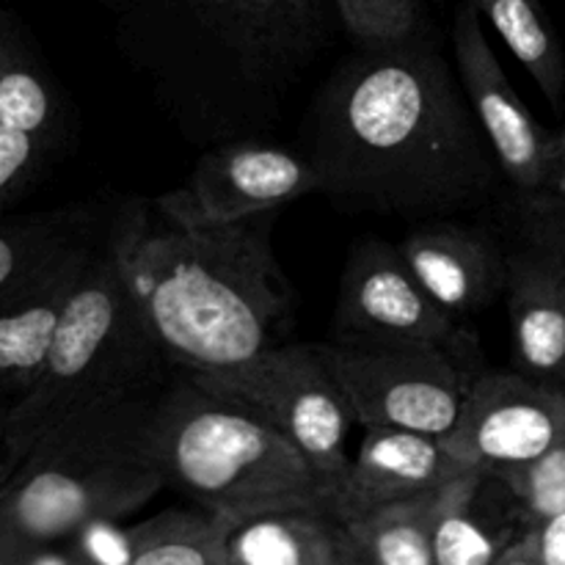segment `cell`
<instances>
[{
    "label": "cell",
    "mask_w": 565,
    "mask_h": 565,
    "mask_svg": "<svg viewBox=\"0 0 565 565\" xmlns=\"http://www.w3.org/2000/svg\"><path fill=\"white\" fill-rule=\"evenodd\" d=\"M121 55L193 141L254 138L334 44V0H97Z\"/></svg>",
    "instance_id": "1"
},
{
    "label": "cell",
    "mask_w": 565,
    "mask_h": 565,
    "mask_svg": "<svg viewBox=\"0 0 565 565\" xmlns=\"http://www.w3.org/2000/svg\"><path fill=\"white\" fill-rule=\"evenodd\" d=\"M472 110V108H469ZM441 55L419 33L362 50L320 103V191L370 207H452L491 188V163Z\"/></svg>",
    "instance_id": "2"
},
{
    "label": "cell",
    "mask_w": 565,
    "mask_h": 565,
    "mask_svg": "<svg viewBox=\"0 0 565 565\" xmlns=\"http://www.w3.org/2000/svg\"><path fill=\"white\" fill-rule=\"evenodd\" d=\"M274 218L174 226L152 202L110 215L132 296L174 370L232 367L285 342L296 303L270 246Z\"/></svg>",
    "instance_id": "3"
},
{
    "label": "cell",
    "mask_w": 565,
    "mask_h": 565,
    "mask_svg": "<svg viewBox=\"0 0 565 565\" xmlns=\"http://www.w3.org/2000/svg\"><path fill=\"white\" fill-rule=\"evenodd\" d=\"M154 395L83 408L33 445L0 486V552L31 563L166 489L143 436Z\"/></svg>",
    "instance_id": "4"
},
{
    "label": "cell",
    "mask_w": 565,
    "mask_h": 565,
    "mask_svg": "<svg viewBox=\"0 0 565 565\" xmlns=\"http://www.w3.org/2000/svg\"><path fill=\"white\" fill-rule=\"evenodd\" d=\"M143 436L166 489L235 527L270 513L331 516L323 480L290 439L177 370L149 403Z\"/></svg>",
    "instance_id": "5"
},
{
    "label": "cell",
    "mask_w": 565,
    "mask_h": 565,
    "mask_svg": "<svg viewBox=\"0 0 565 565\" xmlns=\"http://www.w3.org/2000/svg\"><path fill=\"white\" fill-rule=\"evenodd\" d=\"M174 364L160 348L121 268L110 221L72 290L36 384L0 412L11 467L83 408L154 395Z\"/></svg>",
    "instance_id": "6"
},
{
    "label": "cell",
    "mask_w": 565,
    "mask_h": 565,
    "mask_svg": "<svg viewBox=\"0 0 565 565\" xmlns=\"http://www.w3.org/2000/svg\"><path fill=\"white\" fill-rule=\"evenodd\" d=\"M202 390L246 408L290 439L323 480L337 519L351 472L348 436L356 423L320 345L281 342L243 364L218 370H177Z\"/></svg>",
    "instance_id": "7"
},
{
    "label": "cell",
    "mask_w": 565,
    "mask_h": 565,
    "mask_svg": "<svg viewBox=\"0 0 565 565\" xmlns=\"http://www.w3.org/2000/svg\"><path fill=\"white\" fill-rule=\"evenodd\" d=\"M331 345L345 348H434L461 364L478 353V342L423 290L401 248L364 241L353 248L331 315Z\"/></svg>",
    "instance_id": "8"
},
{
    "label": "cell",
    "mask_w": 565,
    "mask_h": 565,
    "mask_svg": "<svg viewBox=\"0 0 565 565\" xmlns=\"http://www.w3.org/2000/svg\"><path fill=\"white\" fill-rule=\"evenodd\" d=\"M362 428L441 439L456 428L475 370L434 348L320 345Z\"/></svg>",
    "instance_id": "9"
},
{
    "label": "cell",
    "mask_w": 565,
    "mask_h": 565,
    "mask_svg": "<svg viewBox=\"0 0 565 565\" xmlns=\"http://www.w3.org/2000/svg\"><path fill=\"white\" fill-rule=\"evenodd\" d=\"M320 191V171L309 154L259 138L215 143L191 174L152 199L154 213L174 226H224Z\"/></svg>",
    "instance_id": "10"
},
{
    "label": "cell",
    "mask_w": 565,
    "mask_h": 565,
    "mask_svg": "<svg viewBox=\"0 0 565 565\" xmlns=\"http://www.w3.org/2000/svg\"><path fill=\"white\" fill-rule=\"evenodd\" d=\"M565 441V390L519 370L475 373L456 428L441 445L463 463L505 472Z\"/></svg>",
    "instance_id": "11"
},
{
    "label": "cell",
    "mask_w": 565,
    "mask_h": 565,
    "mask_svg": "<svg viewBox=\"0 0 565 565\" xmlns=\"http://www.w3.org/2000/svg\"><path fill=\"white\" fill-rule=\"evenodd\" d=\"M452 44L463 94L500 171L522 193H544L555 185L557 136L541 127L513 92L486 36L483 14L475 0H463L458 6Z\"/></svg>",
    "instance_id": "12"
},
{
    "label": "cell",
    "mask_w": 565,
    "mask_h": 565,
    "mask_svg": "<svg viewBox=\"0 0 565 565\" xmlns=\"http://www.w3.org/2000/svg\"><path fill=\"white\" fill-rule=\"evenodd\" d=\"M103 230L105 226H99L25 281L0 292V397H9V403L25 395L42 375L72 290Z\"/></svg>",
    "instance_id": "13"
},
{
    "label": "cell",
    "mask_w": 565,
    "mask_h": 565,
    "mask_svg": "<svg viewBox=\"0 0 565 565\" xmlns=\"http://www.w3.org/2000/svg\"><path fill=\"white\" fill-rule=\"evenodd\" d=\"M472 469L436 436L403 428H364L337 505V522L345 524L375 508L434 494Z\"/></svg>",
    "instance_id": "14"
},
{
    "label": "cell",
    "mask_w": 565,
    "mask_h": 565,
    "mask_svg": "<svg viewBox=\"0 0 565 565\" xmlns=\"http://www.w3.org/2000/svg\"><path fill=\"white\" fill-rule=\"evenodd\" d=\"M397 248L423 290L456 318L483 312L505 292L508 254L472 226L434 221Z\"/></svg>",
    "instance_id": "15"
},
{
    "label": "cell",
    "mask_w": 565,
    "mask_h": 565,
    "mask_svg": "<svg viewBox=\"0 0 565 565\" xmlns=\"http://www.w3.org/2000/svg\"><path fill=\"white\" fill-rule=\"evenodd\" d=\"M530 530L513 491L494 472L472 469L436 494V565H494Z\"/></svg>",
    "instance_id": "16"
},
{
    "label": "cell",
    "mask_w": 565,
    "mask_h": 565,
    "mask_svg": "<svg viewBox=\"0 0 565 565\" xmlns=\"http://www.w3.org/2000/svg\"><path fill=\"white\" fill-rule=\"evenodd\" d=\"M505 296L516 370L565 390V270L522 246L508 254Z\"/></svg>",
    "instance_id": "17"
},
{
    "label": "cell",
    "mask_w": 565,
    "mask_h": 565,
    "mask_svg": "<svg viewBox=\"0 0 565 565\" xmlns=\"http://www.w3.org/2000/svg\"><path fill=\"white\" fill-rule=\"evenodd\" d=\"M345 524L309 511L270 513L232 530V565H337L345 550Z\"/></svg>",
    "instance_id": "18"
},
{
    "label": "cell",
    "mask_w": 565,
    "mask_h": 565,
    "mask_svg": "<svg viewBox=\"0 0 565 565\" xmlns=\"http://www.w3.org/2000/svg\"><path fill=\"white\" fill-rule=\"evenodd\" d=\"M235 524L202 508L163 511L127 533L121 565H232Z\"/></svg>",
    "instance_id": "19"
},
{
    "label": "cell",
    "mask_w": 565,
    "mask_h": 565,
    "mask_svg": "<svg viewBox=\"0 0 565 565\" xmlns=\"http://www.w3.org/2000/svg\"><path fill=\"white\" fill-rule=\"evenodd\" d=\"M0 121L53 141L58 99L11 11L0 6Z\"/></svg>",
    "instance_id": "20"
},
{
    "label": "cell",
    "mask_w": 565,
    "mask_h": 565,
    "mask_svg": "<svg viewBox=\"0 0 565 565\" xmlns=\"http://www.w3.org/2000/svg\"><path fill=\"white\" fill-rule=\"evenodd\" d=\"M436 494L392 502L345 522L353 546L367 565H436L434 505Z\"/></svg>",
    "instance_id": "21"
},
{
    "label": "cell",
    "mask_w": 565,
    "mask_h": 565,
    "mask_svg": "<svg viewBox=\"0 0 565 565\" xmlns=\"http://www.w3.org/2000/svg\"><path fill=\"white\" fill-rule=\"evenodd\" d=\"M519 64L533 75L544 97L561 108L565 94V55L541 0H475Z\"/></svg>",
    "instance_id": "22"
},
{
    "label": "cell",
    "mask_w": 565,
    "mask_h": 565,
    "mask_svg": "<svg viewBox=\"0 0 565 565\" xmlns=\"http://www.w3.org/2000/svg\"><path fill=\"white\" fill-rule=\"evenodd\" d=\"M97 230L99 215L83 204L0 224V292L25 281L50 259Z\"/></svg>",
    "instance_id": "23"
},
{
    "label": "cell",
    "mask_w": 565,
    "mask_h": 565,
    "mask_svg": "<svg viewBox=\"0 0 565 565\" xmlns=\"http://www.w3.org/2000/svg\"><path fill=\"white\" fill-rule=\"evenodd\" d=\"M334 6L359 50L397 47L423 33L419 0H334Z\"/></svg>",
    "instance_id": "24"
},
{
    "label": "cell",
    "mask_w": 565,
    "mask_h": 565,
    "mask_svg": "<svg viewBox=\"0 0 565 565\" xmlns=\"http://www.w3.org/2000/svg\"><path fill=\"white\" fill-rule=\"evenodd\" d=\"M494 475L513 491L530 527L565 513V441L524 467Z\"/></svg>",
    "instance_id": "25"
},
{
    "label": "cell",
    "mask_w": 565,
    "mask_h": 565,
    "mask_svg": "<svg viewBox=\"0 0 565 565\" xmlns=\"http://www.w3.org/2000/svg\"><path fill=\"white\" fill-rule=\"evenodd\" d=\"M50 143L33 132L0 121V213L22 196L42 169Z\"/></svg>",
    "instance_id": "26"
},
{
    "label": "cell",
    "mask_w": 565,
    "mask_h": 565,
    "mask_svg": "<svg viewBox=\"0 0 565 565\" xmlns=\"http://www.w3.org/2000/svg\"><path fill=\"white\" fill-rule=\"evenodd\" d=\"M522 243L565 270V199L561 193H524Z\"/></svg>",
    "instance_id": "27"
},
{
    "label": "cell",
    "mask_w": 565,
    "mask_h": 565,
    "mask_svg": "<svg viewBox=\"0 0 565 565\" xmlns=\"http://www.w3.org/2000/svg\"><path fill=\"white\" fill-rule=\"evenodd\" d=\"M533 541L544 565H565V513L535 524Z\"/></svg>",
    "instance_id": "28"
},
{
    "label": "cell",
    "mask_w": 565,
    "mask_h": 565,
    "mask_svg": "<svg viewBox=\"0 0 565 565\" xmlns=\"http://www.w3.org/2000/svg\"><path fill=\"white\" fill-rule=\"evenodd\" d=\"M494 565H544V561H541V555H539V550H535L533 530H530L524 539H519L516 544H513L511 550H508L505 555H502Z\"/></svg>",
    "instance_id": "29"
},
{
    "label": "cell",
    "mask_w": 565,
    "mask_h": 565,
    "mask_svg": "<svg viewBox=\"0 0 565 565\" xmlns=\"http://www.w3.org/2000/svg\"><path fill=\"white\" fill-rule=\"evenodd\" d=\"M348 533V530H345ZM337 565H367L364 563V557L359 555V550L356 546H353V541H351V535H348V541H345V550H342V555H340V563Z\"/></svg>",
    "instance_id": "30"
},
{
    "label": "cell",
    "mask_w": 565,
    "mask_h": 565,
    "mask_svg": "<svg viewBox=\"0 0 565 565\" xmlns=\"http://www.w3.org/2000/svg\"><path fill=\"white\" fill-rule=\"evenodd\" d=\"M11 475H14V467H11L9 452H6V445H3V434H0V486H3Z\"/></svg>",
    "instance_id": "31"
},
{
    "label": "cell",
    "mask_w": 565,
    "mask_h": 565,
    "mask_svg": "<svg viewBox=\"0 0 565 565\" xmlns=\"http://www.w3.org/2000/svg\"><path fill=\"white\" fill-rule=\"evenodd\" d=\"M561 174H565V130L557 136V174L555 177Z\"/></svg>",
    "instance_id": "32"
},
{
    "label": "cell",
    "mask_w": 565,
    "mask_h": 565,
    "mask_svg": "<svg viewBox=\"0 0 565 565\" xmlns=\"http://www.w3.org/2000/svg\"><path fill=\"white\" fill-rule=\"evenodd\" d=\"M28 565H50L47 552H44V555H39V557H33V561L28 563ZM66 565H92V563H86V561H72V563H66Z\"/></svg>",
    "instance_id": "33"
},
{
    "label": "cell",
    "mask_w": 565,
    "mask_h": 565,
    "mask_svg": "<svg viewBox=\"0 0 565 565\" xmlns=\"http://www.w3.org/2000/svg\"><path fill=\"white\" fill-rule=\"evenodd\" d=\"M552 191H555V193H561V196L565 199V174L555 177V185H552Z\"/></svg>",
    "instance_id": "34"
},
{
    "label": "cell",
    "mask_w": 565,
    "mask_h": 565,
    "mask_svg": "<svg viewBox=\"0 0 565 565\" xmlns=\"http://www.w3.org/2000/svg\"><path fill=\"white\" fill-rule=\"evenodd\" d=\"M0 565H28V563H22V561H17V557H11V555H6V552H0Z\"/></svg>",
    "instance_id": "35"
}]
</instances>
